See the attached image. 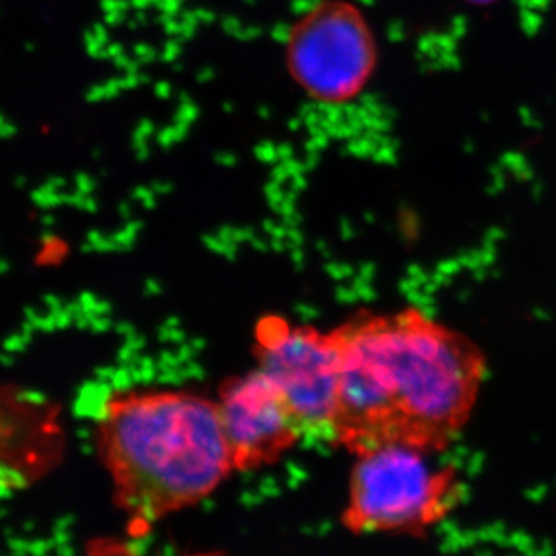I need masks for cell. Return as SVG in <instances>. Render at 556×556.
Returning <instances> with one entry per match:
<instances>
[{
	"label": "cell",
	"mask_w": 556,
	"mask_h": 556,
	"mask_svg": "<svg viewBox=\"0 0 556 556\" xmlns=\"http://www.w3.org/2000/svg\"><path fill=\"white\" fill-rule=\"evenodd\" d=\"M340 399L334 444L354 455L407 445L444 452L463 433L486 376L481 348L419 308L362 314L334 329Z\"/></svg>",
	"instance_id": "6da1fadb"
},
{
	"label": "cell",
	"mask_w": 556,
	"mask_h": 556,
	"mask_svg": "<svg viewBox=\"0 0 556 556\" xmlns=\"http://www.w3.org/2000/svg\"><path fill=\"white\" fill-rule=\"evenodd\" d=\"M100 453L116 503L138 521L200 503L233 468L218 404L185 393L113 401L102 417Z\"/></svg>",
	"instance_id": "7a4b0ae2"
},
{
	"label": "cell",
	"mask_w": 556,
	"mask_h": 556,
	"mask_svg": "<svg viewBox=\"0 0 556 556\" xmlns=\"http://www.w3.org/2000/svg\"><path fill=\"white\" fill-rule=\"evenodd\" d=\"M434 453L383 445L357 455L343 525L357 535L422 533L452 514L464 496L456 468Z\"/></svg>",
	"instance_id": "3957f363"
},
{
	"label": "cell",
	"mask_w": 556,
	"mask_h": 556,
	"mask_svg": "<svg viewBox=\"0 0 556 556\" xmlns=\"http://www.w3.org/2000/svg\"><path fill=\"white\" fill-rule=\"evenodd\" d=\"M376 62L378 49L368 22L343 0L317 3L289 30V75L314 101L354 100L367 87Z\"/></svg>",
	"instance_id": "277c9868"
},
{
	"label": "cell",
	"mask_w": 556,
	"mask_h": 556,
	"mask_svg": "<svg viewBox=\"0 0 556 556\" xmlns=\"http://www.w3.org/2000/svg\"><path fill=\"white\" fill-rule=\"evenodd\" d=\"M340 345L334 331L285 329L263 336L260 368L280 387L303 438L334 442L340 399Z\"/></svg>",
	"instance_id": "5b68a950"
},
{
	"label": "cell",
	"mask_w": 556,
	"mask_h": 556,
	"mask_svg": "<svg viewBox=\"0 0 556 556\" xmlns=\"http://www.w3.org/2000/svg\"><path fill=\"white\" fill-rule=\"evenodd\" d=\"M218 413L237 470L273 463L303 438L280 387L262 368L223 387Z\"/></svg>",
	"instance_id": "8992f818"
},
{
	"label": "cell",
	"mask_w": 556,
	"mask_h": 556,
	"mask_svg": "<svg viewBox=\"0 0 556 556\" xmlns=\"http://www.w3.org/2000/svg\"><path fill=\"white\" fill-rule=\"evenodd\" d=\"M467 2H471V3H490V2H493V0H467Z\"/></svg>",
	"instance_id": "52a82bcc"
}]
</instances>
